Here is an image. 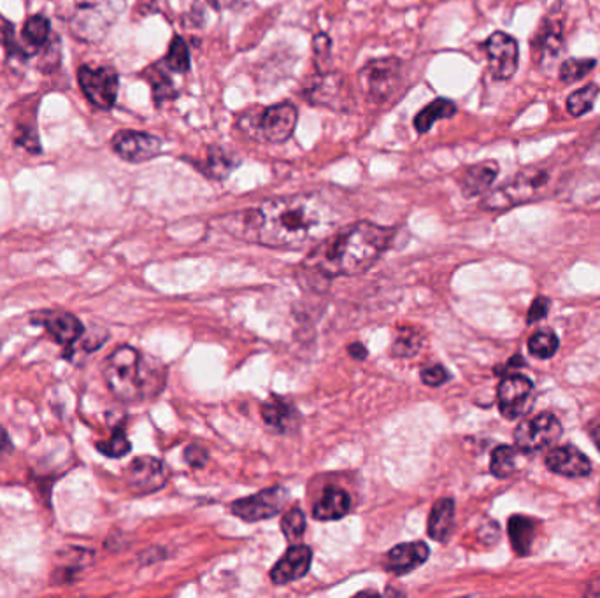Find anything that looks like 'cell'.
Wrapping results in <instances>:
<instances>
[{
  "label": "cell",
  "instance_id": "obj_45",
  "mask_svg": "<svg viewBox=\"0 0 600 598\" xmlns=\"http://www.w3.org/2000/svg\"><path fill=\"white\" fill-rule=\"evenodd\" d=\"M350 355H352L353 359L365 360L367 359V350L363 348V344L357 342V344H352V346H350Z\"/></svg>",
  "mask_w": 600,
  "mask_h": 598
},
{
  "label": "cell",
  "instance_id": "obj_38",
  "mask_svg": "<svg viewBox=\"0 0 600 598\" xmlns=\"http://www.w3.org/2000/svg\"><path fill=\"white\" fill-rule=\"evenodd\" d=\"M234 163H230L227 155H222L220 152H216V155L209 157V163L204 167V172L214 179H223L230 170H232Z\"/></svg>",
  "mask_w": 600,
  "mask_h": 598
},
{
  "label": "cell",
  "instance_id": "obj_18",
  "mask_svg": "<svg viewBox=\"0 0 600 598\" xmlns=\"http://www.w3.org/2000/svg\"><path fill=\"white\" fill-rule=\"evenodd\" d=\"M306 95L311 104L341 109L348 100V84L339 74H325L313 80Z\"/></svg>",
  "mask_w": 600,
  "mask_h": 598
},
{
  "label": "cell",
  "instance_id": "obj_12",
  "mask_svg": "<svg viewBox=\"0 0 600 598\" xmlns=\"http://www.w3.org/2000/svg\"><path fill=\"white\" fill-rule=\"evenodd\" d=\"M532 395L534 385L528 377L521 374H511L504 377L497 392L499 409L502 416L508 420H518L525 416L532 407Z\"/></svg>",
  "mask_w": 600,
  "mask_h": 598
},
{
  "label": "cell",
  "instance_id": "obj_32",
  "mask_svg": "<svg viewBox=\"0 0 600 598\" xmlns=\"http://www.w3.org/2000/svg\"><path fill=\"white\" fill-rule=\"evenodd\" d=\"M163 64L170 71L179 73V74H185V73L190 71V51H188V46L185 44V40L181 38L172 39Z\"/></svg>",
  "mask_w": 600,
  "mask_h": 598
},
{
  "label": "cell",
  "instance_id": "obj_4",
  "mask_svg": "<svg viewBox=\"0 0 600 598\" xmlns=\"http://www.w3.org/2000/svg\"><path fill=\"white\" fill-rule=\"evenodd\" d=\"M297 120V108L293 104L281 102L271 108H253L242 113L239 128L255 141L281 144L293 135Z\"/></svg>",
  "mask_w": 600,
  "mask_h": 598
},
{
  "label": "cell",
  "instance_id": "obj_19",
  "mask_svg": "<svg viewBox=\"0 0 600 598\" xmlns=\"http://www.w3.org/2000/svg\"><path fill=\"white\" fill-rule=\"evenodd\" d=\"M430 555V550L425 542L416 541V542H405L396 546L385 559V568L392 574L404 576L418 567H422Z\"/></svg>",
  "mask_w": 600,
  "mask_h": 598
},
{
  "label": "cell",
  "instance_id": "obj_6",
  "mask_svg": "<svg viewBox=\"0 0 600 598\" xmlns=\"http://www.w3.org/2000/svg\"><path fill=\"white\" fill-rule=\"evenodd\" d=\"M123 7L125 0H76L73 32L81 40L99 42L118 20Z\"/></svg>",
  "mask_w": 600,
  "mask_h": 598
},
{
  "label": "cell",
  "instance_id": "obj_41",
  "mask_svg": "<svg viewBox=\"0 0 600 598\" xmlns=\"http://www.w3.org/2000/svg\"><path fill=\"white\" fill-rule=\"evenodd\" d=\"M548 311H550V299H546V297H537V299L532 302L530 309H528L526 321H528V323H535V321H539V319L546 318Z\"/></svg>",
  "mask_w": 600,
  "mask_h": 598
},
{
  "label": "cell",
  "instance_id": "obj_11",
  "mask_svg": "<svg viewBox=\"0 0 600 598\" xmlns=\"http://www.w3.org/2000/svg\"><path fill=\"white\" fill-rule=\"evenodd\" d=\"M484 51L491 76L495 80L506 81L515 76L518 69V42L504 32H495L484 40Z\"/></svg>",
  "mask_w": 600,
  "mask_h": 598
},
{
  "label": "cell",
  "instance_id": "obj_42",
  "mask_svg": "<svg viewBox=\"0 0 600 598\" xmlns=\"http://www.w3.org/2000/svg\"><path fill=\"white\" fill-rule=\"evenodd\" d=\"M185 460L194 467V469H200L207 464V451L202 447V446H197V444H190L187 449H185Z\"/></svg>",
  "mask_w": 600,
  "mask_h": 598
},
{
  "label": "cell",
  "instance_id": "obj_10",
  "mask_svg": "<svg viewBox=\"0 0 600 598\" xmlns=\"http://www.w3.org/2000/svg\"><path fill=\"white\" fill-rule=\"evenodd\" d=\"M288 491L281 486L264 490L260 493H255L251 497L239 498L232 504V513L248 523L262 521V519L273 518L280 515L286 504Z\"/></svg>",
  "mask_w": 600,
  "mask_h": 598
},
{
  "label": "cell",
  "instance_id": "obj_25",
  "mask_svg": "<svg viewBox=\"0 0 600 598\" xmlns=\"http://www.w3.org/2000/svg\"><path fill=\"white\" fill-rule=\"evenodd\" d=\"M508 532H509V539H511V544H513V550L517 551V555L528 557V553L532 551L534 537H535L534 521L530 518H525V516H513L509 519Z\"/></svg>",
  "mask_w": 600,
  "mask_h": 598
},
{
  "label": "cell",
  "instance_id": "obj_47",
  "mask_svg": "<svg viewBox=\"0 0 600 598\" xmlns=\"http://www.w3.org/2000/svg\"><path fill=\"white\" fill-rule=\"evenodd\" d=\"M594 148H596V150H597V152H599V153H600V134H599V137H597V139H596V143H594Z\"/></svg>",
  "mask_w": 600,
  "mask_h": 598
},
{
  "label": "cell",
  "instance_id": "obj_23",
  "mask_svg": "<svg viewBox=\"0 0 600 598\" xmlns=\"http://www.w3.org/2000/svg\"><path fill=\"white\" fill-rule=\"evenodd\" d=\"M352 509L350 495L341 488H326L323 497L313 507V516L320 521L344 518Z\"/></svg>",
  "mask_w": 600,
  "mask_h": 598
},
{
  "label": "cell",
  "instance_id": "obj_16",
  "mask_svg": "<svg viewBox=\"0 0 600 598\" xmlns=\"http://www.w3.org/2000/svg\"><path fill=\"white\" fill-rule=\"evenodd\" d=\"M34 323L42 325L55 337V341L62 344L64 348L74 346L84 334L83 323L74 315H69V313L42 311L34 318Z\"/></svg>",
  "mask_w": 600,
  "mask_h": 598
},
{
  "label": "cell",
  "instance_id": "obj_17",
  "mask_svg": "<svg viewBox=\"0 0 600 598\" xmlns=\"http://www.w3.org/2000/svg\"><path fill=\"white\" fill-rule=\"evenodd\" d=\"M546 465L565 478H587L592 472L590 460L574 446H561L548 453Z\"/></svg>",
  "mask_w": 600,
  "mask_h": 598
},
{
  "label": "cell",
  "instance_id": "obj_20",
  "mask_svg": "<svg viewBox=\"0 0 600 598\" xmlns=\"http://www.w3.org/2000/svg\"><path fill=\"white\" fill-rule=\"evenodd\" d=\"M497 174H499V163L493 160H486L476 165H471L469 169L462 172L458 179L462 194L467 199L483 195L493 185Z\"/></svg>",
  "mask_w": 600,
  "mask_h": 598
},
{
  "label": "cell",
  "instance_id": "obj_28",
  "mask_svg": "<svg viewBox=\"0 0 600 598\" xmlns=\"http://www.w3.org/2000/svg\"><path fill=\"white\" fill-rule=\"evenodd\" d=\"M49 20L46 16L36 14L32 18H29L23 25V40H25V48H29L32 53L40 49L46 40L49 38Z\"/></svg>",
  "mask_w": 600,
  "mask_h": 598
},
{
  "label": "cell",
  "instance_id": "obj_31",
  "mask_svg": "<svg viewBox=\"0 0 600 598\" xmlns=\"http://www.w3.org/2000/svg\"><path fill=\"white\" fill-rule=\"evenodd\" d=\"M559 337L552 330H539L528 339V351L532 357L539 360H548L555 357L559 351Z\"/></svg>",
  "mask_w": 600,
  "mask_h": 598
},
{
  "label": "cell",
  "instance_id": "obj_40",
  "mask_svg": "<svg viewBox=\"0 0 600 598\" xmlns=\"http://www.w3.org/2000/svg\"><path fill=\"white\" fill-rule=\"evenodd\" d=\"M16 144L27 148L29 152L32 153H39L40 146L39 141H38V134L34 128H20L18 134H16Z\"/></svg>",
  "mask_w": 600,
  "mask_h": 598
},
{
  "label": "cell",
  "instance_id": "obj_46",
  "mask_svg": "<svg viewBox=\"0 0 600 598\" xmlns=\"http://www.w3.org/2000/svg\"><path fill=\"white\" fill-rule=\"evenodd\" d=\"M9 447H11V439H9V434H7L4 429H0V453L7 451Z\"/></svg>",
  "mask_w": 600,
  "mask_h": 598
},
{
  "label": "cell",
  "instance_id": "obj_36",
  "mask_svg": "<svg viewBox=\"0 0 600 598\" xmlns=\"http://www.w3.org/2000/svg\"><path fill=\"white\" fill-rule=\"evenodd\" d=\"M130 440L126 439L125 432L123 430H117L113 434V438L109 440H104V442H97V449L109 456V458H121L125 456L128 451H130Z\"/></svg>",
  "mask_w": 600,
  "mask_h": 598
},
{
  "label": "cell",
  "instance_id": "obj_2",
  "mask_svg": "<svg viewBox=\"0 0 600 598\" xmlns=\"http://www.w3.org/2000/svg\"><path fill=\"white\" fill-rule=\"evenodd\" d=\"M394 239V230L359 221L326 240L308 262L326 278L359 276L370 269Z\"/></svg>",
  "mask_w": 600,
  "mask_h": 598
},
{
  "label": "cell",
  "instance_id": "obj_7",
  "mask_svg": "<svg viewBox=\"0 0 600 598\" xmlns=\"http://www.w3.org/2000/svg\"><path fill=\"white\" fill-rule=\"evenodd\" d=\"M359 81L365 97L381 104L399 90L400 62L396 58L372 60L361 69Z\"/></svg>",
  "mask_w": 600,
  "mask_h": 598
},
{
  "label": "cell",
  "instance_id": "obj_14",
  "mask_svg": "<svg viewBox=\"0 0 600 598\" xmlns=\"http://www.w3.org/2000/svg\"><path fill=\"white\" fill-rule=\"evenodd\" d=\"M111 144L121 159L132 163L153 160L161 152V141L159 137L135 130H120L118 134H115Z\"/></svg>",
  "mask_w": 600,
  "mask_h": 598
},
{
  "label": "cell",
  "instance_id": "obj_30",
  "mask_svg": "<svg viewBox=\"0 0 600 598\" xmlns=\"http://www.w3.org/2000/svg\"><path fill=\"white\" fill-rule=\"evenodd\" d=\"M517 449L511 446H499L491 453V462H490V472L495 478H509L517 471Z\"/></svg>",
  "mask_w": 600,
  "mask_h": 598
},
{
  "label": "cell",
  "instance_id": "obj_33",
  "mask_svg": "<svg viewBox=\"0 0 600 598\" xmlns=\"http://www.w3.org/2000/svg\"><path fill=\"white\" fill-rule=\"evenodd\" d=\"M597 65V60L594 58H569L561 64V81L565 84L576 82L588 76Z\"/></svg>",
  "mask_w": 600,
  "mask_h": 598
},
{
  "label": "cell",
  "instance_id": "obj_22",
  "mask_svg": "<svg viewBox=\"0 0 600 598\" xmlns=\"http://www.w3.org/2000/svg\"><path fill=\"white\" fill-rule=\"evenodd\" d=\"M262 418L267 427L278 434H286L299 425V414L295 407L280 397H273L262 405Z\"/></svg>",
  "mask_w": 600,
  "mask_h": 598
},
{
  "label": "cell",
  "instance_id": "obj_26",
  "mask_svg": "<svg viewBox=\"0 0 600 598\" xmlns=\"http://www.w3.org/2000/svg\"><path fill=\"white\" fill-rule=\"evenodd\" d=\"M457 113V106L448 99H436L427 108H423L414 118V126L420 134H425L432 128L436 121L451 118Z\"/></svg>",
  "mask_w": 600,
  "mask_h": 598
},
{
  "label": "cell",
  "instance_id": "obj_35",
  "mask_svg": "<svg viewBox=\"0 0 600 598\" xmlns=\"http://www.w3.org/2000/svg\"><path fill=\"white\" fill-rule=\"evenodd\" d=\"M281 528H283V535L286 537L288 542H291V544L299 542L306 533V516H304L302 509H299V507L290 509L281 521Z\"/></svg>",
  "mask_w": 600,
  "mask_h": 598
},
{
  "label": "cell",
  "instance_id": "obj_15",
  "mask_svg": "<svg viewBox=\"0 0 600 598\" xmlns=\"http://www.w3.org/2000/svg\"><path fill=\"white\" fill-rule=\"evenodd\" d=\"M311 561H313V551H311L309 546H304V544L291 546L281 557L280 561L273 567L271 579L278 586L299 581L300 577H304L309 572Z\"/></svg>",
  "mask_w": 600,
  "mask_h": 598
},
{
  "label": "cell",
  "instance_id": "obj_39",
  "mask_svg": "<svg viewBox=\"0 0 600 598\" xmlns=\"http://www.w3.org/2000/svg\"><path fill=\"white\" fill-rule=\"evenodd\" d=\"M448 379H449V374L442 365H430V367L422 370V381L427 386L438 388L440 385H444Z\"/></svg>",
  "mask_w": 600,
  "mask_h": 598
},
{
  "label": "cell",
  "instance_id": "obj_3",
  "mask_svg": "<svg viewBox=\"0 0 600 598\" xmlns=\"http://www.w3.org/2000/svg\"><path fill=\"white\" fill-rule=\"evenodd\" d=\"M104 379L111 394L126 403L153 399L161 392L165 368L132 346H120L106 360Z\"/></svg>",
  "mask_w": 600,
  "mask_h": 598
},
{
  "label": "cell",
  "instance_id": "obj_43",
  "mask_svg": "<svg viewBox=\"0 0 600 598\" xmlns=\"http://www.w3.org/2000/svg\"><path fill=\"white\" fill-rule=\"evenodd\" d=\"M313 42H315V44H313V48H315L317 55H328V51H330V39H328L325 34L317 36Z\"/></svg>",
  "mask_w": 600,
  "mask_h": 598
},
{
  "label": "cell",
  "instance_id": "obj_8",
  "mask_svg": "<svg viewBox=\"0 0 600 598\" xmlns=\"http://www.w3.org/2000/svg\"><path fill=\"white\" fill-rule=\"evenodd\" d=\"M81 91L99 109H111L118 97L120 80L111 67H90L83 65L78 71Z\"/></svg>",
  "mask_w": 600,
  "mask_h": 598
},
{
  "label": "cell",
  "instance_id": "obj_44",
  "mask_svg": "<svg viewBox=\"0 0 600 598\" xmlns=\"http://www.w3.org/2000/svg\"><path fill=\"white\" fill-rule=\"evenodd\" d=\"M588 436H590V439L594 440V444L597 446V449L600 451V416L588 423Z\"/></svg>",
  "mask_w": 600,
  "mask_h": 598
},
{
  "label": "cell",
  "instance_id": "obj_1",
  "mask_svg": "<svg viewBox=\"0 0 600 598\" xmlns=\"http://www.w3.org/2000/svg\"><path fill=\"white\" fill-rule=\"evenodd\" d=\"M334 225L332 207L317 195L265 200L242 212L244 236L269 247H300L323 239Z\"/></svg>",
  "mask_w": 600,
  "mask_h": 598
},
{
  "label": "cell",
  "instance_id": "obj_29",
  "mask_svg": "<svg viewBox=\"0 0 600 598\" xmlns=\"http://www.w3.org/2000/svg\"><path fill=\"white\" fill-rule=\"evenodd\" d=\"M599 93L600 88L597 84H594V82L588 84V86H585V88L576 90L574 93H570L569 99H567V111H569V115L574 117V118H579L585 113H588L594 108Z\"/></svg>",
  "mask_w": 600,
  "mask_h": 598
},
{
  "label": "cell",
  "instance_id": "obj_13",
  "mask_svg": "<svg viewBox=\"0 0 600 598\" xmlns=\"http://www.w3.org/2000/svg\"><path fill=\"white\" fill-rule=\"evenodd\" d=\"M169 479L165 464L153 456H139L125 469L126 486L137 495H150L163 488Z\"/></svg>",
  "mask_w": 600,
  "mask_h": 598
},
{
  "label": "cell",
  "instance_id": "obj_37",
  "mask_svg": "<svg viewBox=\"0 0 600 598\" xmlns=\"http://www.w3.org/2000/svg\"><path fill=\"white\" fill-rule=\"evenodd\" d=\"M0 44L9 51V55L13 56H29V53L25 51L23 46L16 44L14 39V25L11 22H7L5 18L0 16Z\"/></svg>",
  "mask_w": 600,
  "mask_h": 598
},
{
  "label": "cell",
  "instance_id": "obj_21",
  "mask_svg": "<svg viewBox=\"0 0 600 598\" xmlns=\"http://www.w3.org/2000/svg\"><path fill=\"white\" fill-rule=\"evenodd\" d=\"M537 60H552L561 51L563 27L557 18H544L543 25L537 29L534 39L530 40Z\"/></svg>",
  "mask_w": 600,
  "mask_h": 598
},
{
  "label": "cell",
  "instance_id": "obj_24",
  "mask_svg": "<svg viewBox=\"0 0 600 598\" xmlns=\"http://www.w3.org/2000/svg\"><path fill=\"white\" fill-rule=\"evenodd\" d=\"M455 526V502L451 498H440L429 518V535L438 541V542H446L453 532Z\"/></svg>",
  "mask_w": 600,
  "mask_h": 598
},
{
  "label": "cell",
  "instance_id": "obj_27",
  "mask_svg": "<svg viewBox=\"0 0 600 598\" xmlns=\"http://www.w3.org/2000/svg\"><path fill=\"white\" fill-rule=\"evenodd\" d=\"M423 341L425 337L420 330L413 326H400L392 342V355L397 359H411L420 353Z\"/></svg>",
  "mask_w": 600,
  "mask_h": 598
},
{
  "label": "cell",
  "instance_id": "obj_34",
  "mask_svg": "<svg viewBox=\"0 0 600 598\" xmlns=\"http://www.w3.org/2000/svg\"><path fill=\"white\" fill-rule=\"evenodd\" d=\"M143 78L150 81V84L153 88V95H155L157 104H161V102L167 100V99L176 97L174 84H172V81L165 76V73L161 71V65H153V67L146 69L144 74H143Z\"/></svg>",
  "mask_w": 600,
  "mask_h": 598
},
{
  "label": "cell",
  "instance_id": "obj_5",
  "mask_svg": "<svg viewBox=\"0 0 600 598\" xmlns=\"http://www.w3.org/2000/svg\"><path fill=\"white\" fill-rule=\"evenodd\" d=\"M550 181L548 169L543 167H528L509 179L504 186L491 192L483 200V209L488 211H506L515 205L535 199Z\"/></svg>",
  "mask_w": 600,
  "mask_h": 598
},
{
  "label": "cell",
  "instance_id": "obj_9",
  "mask_svg": "<svg viewBox=\"0 0 600 598\" xmlns=\"http://www.w3.org/2000/svg\"><path fill=\"white\" fill-rule=\"evenodd\" d=\"M561 436V421L553 414L543 412L521 421L515 432V442L521 453L530 455L555 444Z\"/></svg>",
  "mask_w": 600,
  "mask_h": 598
}]
</instances>
